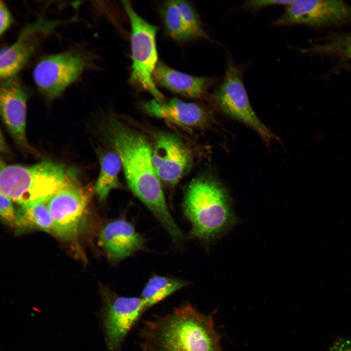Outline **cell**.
Returning <instances> with one entry per match:
<instances>
[{
    "instance_id": "9a60e30c",
    "label": "cell",
    "mask_w": 351,
    "mask_h": 351,
    "mask_svg": "<svg viewBox=\"0 0 351 351\" xmlns=\"http://www.w3.org/2000/svg\"><path fill=\"white\" fill-rule=\"evenodd\" d=\"M143 237L124 218L109 222L102 230L98 245L113 262L120 261L143 249Z\"/></svg>"
},
{
    "instance_id": "9c48e42d",
    "label": "cell",
    "mask_w": 351,
    "mask_h": 351,
    "mask_svg": "<svg viewBox=\"0 0 351 351\" xmlns=\"http://www.w3.org/2000/svg\"><path fill=\"white\" fill-rule=\"evenodd\" d=\"M85 66L84 59L76 53L65 52L51 55L37 63L33 78L39 91L52 99L79 78Z\"/></svg>"
},
{
    "instance_id": "7a4b0ae2",
    "label": "cell",
    "mask_w": 351,
    "mask_h": 351,
    "mask_svg": "<svg viewBox=\"0 0 351 351\" xmlns=\"http://www.w3.org/2000/svg\"><path fill=\"white\" fill-rule=\"evenodd\" d=\"M139 338L143 351H222L211 317L191 304L146 321Z\"/></svg>"
},
{
    "instance_id": "603a6c76",
    "label": "cell",
    "mask_w": 351,
    "mask_h": 351,
    "mask_svg": "<svg viewBox=\"0 0 351 351\" xmlns=\"http://www.w3.org/2000/svg\"><path fill=\"white\" fill-rule=\"evenodd\" d=\"M13 201L1 192L0 193V215L3 222L11 226H15L17 211Z\"/></svg>"
},
{
    "instance_id": "ac0fdd59",
    "label": "cell",
    "mask_w": 351,
    "mask_h": 351,
    "mask_svg": "<svg viewBox=\"0 0 351 351\" xmlns=\"http://www.w3.org/2000/svg\"><path fill=\"white\" fill-rule=\"evenodd\" d=\"M100 166L94 189L99 200L103 201L112 190L120 186L118 174L122 163L116 151H109L101 157Z\"/></svg>"
},
{
    "instance_id": "e0dca14e",
    "label": "cell",
    "mask_w": 351,
    "mask_h": 351,
    "mask_svg": "<svg viewBox=\"0 0 351 351\" xmlns=\"http://www.w3.org/2000/svg\"><path fill=\"white\" fill-rule=\"evenodd\" d=\"M15 227L19 232L40 230L54 233V224L47 202L20 206L17 211Z\"/></svg>"
},
{
    "instance_id": "52a82bcc",
    "label": "cell",
    "mask_w": 351,
    "mask_h": 351,
    "mask_svg": "<svg viewBox=\"0 0 351 351\" xmlns=\"http://www.w3.org/2000/svg\"><path fill=\"white\" fill-rule=\"evenodd\" d=\"M102 306L98 316L107 351H120L128 333L147 310L139 297L118 295L101 287Z\"/></svg>"
},
{
    "instance_id": "d4e9b609",
    "label": "cell",
    "mask_w": 351,
    "mask_h": 351,
    "mask_svg": "<svg viewBox=\"0 0 351 351\" xmlns=\"http://www.w3.org/2000/svg\"><path fill=\"white\" fill-rule=\"evenodd\" d=\"M12 15L2 1L0 3V34L2 36L13 22Z\"/></svg>"
},
{
    "instance_id": "d6986e66",
    "label": "cell",
    "mask_w": 351,
    "mask_h": 351,
    "mask_svg": "<svg viewBox=\"0 0 351 351\" xmlns=\"http://www.w3.org/2000/svg\"><path fill=\"white\" fill-rule=\"evenodd\" d=\"M187 285L188 282L183 279L156 275L148 280L140 297L148 310Z\"/></svg>"
},
{
    "instance_id": "cb8c5ba5",
    "label": "cell",
    "mask_w": 351,
    "mask_h": 351,
    "mask_svg": "<svg viewBox=\"0 0 351 351\" xmlns=\"http://www.w3.org/2000/svg\"><path fill=\"white\" fill-rule=\"evenodd\" d=\"M292 0H254L247 1L245 7L253 10H258L262 7L272 5H286Z\"/></svg>"
},
{
    "instance_id": "2e32d148",
    "label": "cell",
    "mask_w": 351,
    "mask_h": 351,
    "mask_svg": "<svg viewBox=\"0 0 351 351\" xmlns=\"http://www.w3.org/2000/svg\"><path fill=\"white\" fill-rule=\"evenodd\" d=\"M155 82L178 95L193 98L204 97L212 78L195 76L174 69L159 61L154 73Z\"/></svg>"
},
{
    "instance_id": "8fae6325",
    "label": "cell",
    "mask_w": 351,
    "mask_h": 351,
    "mask_svg": "<svg viewBox=\"0 0 351 351\" xmlns=\"http://www.w3.org/2000/svg\"><path fill=\"white\" fill-rule=\"evenodd\" d=\"M152 159L159 180L171 186L176 185L188 172L193 161L191 153L183 142L167 133L156 137Z\"/></svg>"
},
{
    "instance_id": "484cf974",
    "label": "cell",
    "mask_w": 351,
    "mask_h": 351,
    "mask_svg": "<svg viewBox=\"0 0 351 351\" xmlns=\"http://www.w3.org/2000/svg\"><path fill=\"white\" fill-rule=\"evenodd\" d=\"M328 351H351V339L337 340Z\"/></svg>"
},
{
    "instance_id": "6da1fadb",
    "label": "cell",
    "mask_w": 351,
    "mask_h": 351,
    "mask_svg": "<svg viewBox=\"0 0 351 351\" xmlns=\"http://www.w3.org/2000/svg\"><path fill=\"white\" fill-rule=\"evenodd\" d=\"M110 141L122 163L128 185L176 242L184 235L171 215L154 169L152 150L144 136L117 119L108 125Z\"/></svg>"
},
{
    "instance_id": "7402d4cb",
    "label": "cell",
    "mask_w": 351,
    "mask_h": 351,
    "mask_svg": "<svg viewBox=\"0 0 351 351\" xmlns=\"http://www.w3.org/2000/svg\"><path fill=\"white\" fill-rule=\"evenodd\" d=\"M182 18L195 39L206 37L194 6L188 1L176 0Z\"/></svg>"
},
{
    "instance_id": "44dd1931",
    "label": "cell",
    "mask_w": 351,
    "mask_h": 351,
    "mask_svg": "<svg viewBox=\"0 0 351 351\" xmlns=\"http://www.w3.org/2000/svg\"><path fill=\"white\" fill-rule=\"evenodd\" d=\"M307 51L314 54L335 55L344 58H351V34L312 46L308 48Z\"/></svg>"
},
{
    "instance_id": "4fadbf2b",
    "label": "cell",
    "mask_w": 351,
    "mask_h": 351,
    "mask_svg": "<svg viewBox=\"0 0 351 351\" xmlns=\"http://www.w3.org/2000/svg\"><path fill=\"white\" fill-rule=\"evenodd\" d=\"M27 95L19 78L13 77L0 84V110L1 118L15 142L27 149L26 136Z\"/></svg>"
},
{
    "instance_id": "5bb4252c",
    "label": "cell",
    "mask_w": 351,
    "mask_h": 351,
    "mask_svg": "<svg viewBox=\"0 0 351 351\" xmlns=\"http://www.w3.org/2000/svg\"><path fill=\"white\" fill-rule=\"evenodd\" d=\"M142 106L151 116L185 129L203 128L212 120L211 113L202 106L176 98L168 101L154 99L145 102Z\"/></svg>"
},
{
    "instance_id": "3957f363",
    "label": "cell",
    "mask_w": 351,
    "mask_h": 351,
    "mask_svg": "<svg viewBox=\"0 0 351 351\" xmlns=\"http://www.w3.org/2000/svg\"><path fill=\"white\" fill-rule=\"evenodd\" d=\"M183 211L191 224V235L206 243L226 234L237 222L227 192L209 176L191 183L185 195Z\"/></svg>"
},
{
    "instance_id": "ffe728a7",
    "label": "cell",
    "mask_w": 351,
    "mask_h": 351,
    "mask_svg": "<svg viewBox=\"0 0 351 351\" xmlns=\"http://www.w3.org/2000/svg\"><path fill=\"white\" fill-rule=\"evenodd\" d=\"M160 14L166 32L171 38L178 41L195 39L185 23L176 0L164 2Z\"/></svg>"
},
{
    "instance_id": "277c9868",
    "label": "cell",
    "mask_w": 351,
    "mask_h": 351,
    "mask_svg": "<svg viewBox=\"0 0 351 351\" xmlns=\"http://www.w3.org/2000/svg\"><path fill=\"white\" fill-rule=\"evenodd\" d=\"M71 171L51 161L25 166L6 165L1 160L0 192L20 206L47 202L66 182Z\"/></svg>"
},
{
    "instance_id": "30bf717a",
    "label": "cell",
    "mask_w": 351,
    "mask_h": 351,
    "mask_svg": "<svg viewBox=\"0 0 351 351\" xmlns=\"http://www.w3.org/2000/svg\"><path fill=\"white\" fill-rule=\"evenodd\" d=\"M350 20L351 6L342 0H292L274 24L321 26Z\"/></svg>"
},
{
    "instance_id": "7c38bea8",
    "label": "cell",
    "mask_w": 351,
    "mask_h": 351,
    "mask_svg": "<svg viewBox=\"0 0 351 351\" xmlns=\"http://www.w3.org/2000/svg\"><path fill=\"white\" fill-rule=\"evenodd\" d=\"M58 22L39 19L28 24L12 45L1 49L0 77L3 80L15 76L25 65L39 43Z\"/></svg>"
},
{
    "instance_id": "5b68a950",
    "label": "cell",
    "mask_w": 351,
    "mask_h": 351,
    "mask_svg": "<svg viewBox=\"0 0 351 351\" xmlns=\"http://www.w3.org/2000/svg\"><path fill=\"white\" fill-rule=\"evenodd\" d=\"M122 2L131 29L132 65L130 79L134 84L151 94L155 99L163 101L164 97L156 87L153 78L158 62L156 45L157 27L142 19L129 1Z\"/></svg>"
},
{
    "instance_id": "ba28073f",
    "label": "cell",
    "mask_w": 351,
    "mask_h": 351,
    "mask_svg": "<svg viewBox=\"0 0 351 351\" xmlns=\"http://www.w3.org/2000/svg\"><path fill=\"white\" fill-rule=\"evenodd\" d=\"M218 108L230 117L253 129L265 142L274 136L259 119L253 109L243 84L240 70L231 60L227 63L223 80L213 96Z\"/></svg>"
},
{
    "instance_id": "8992f818",
    "label": "cell",
    "mask_w": 351,
    "mask_h": 351,
    "mask_svg": "<svg viewBox=\"0 0 351 351\" xmlns=\"http://www.w3.org/2000/svg\"><path fill=\"white\" fill-rule=\"evenodd\" d=\"M91 195L71 170L66 182L47 202L55 234L68 241L78 238Z\"/></svg>"
}]
</instances>
